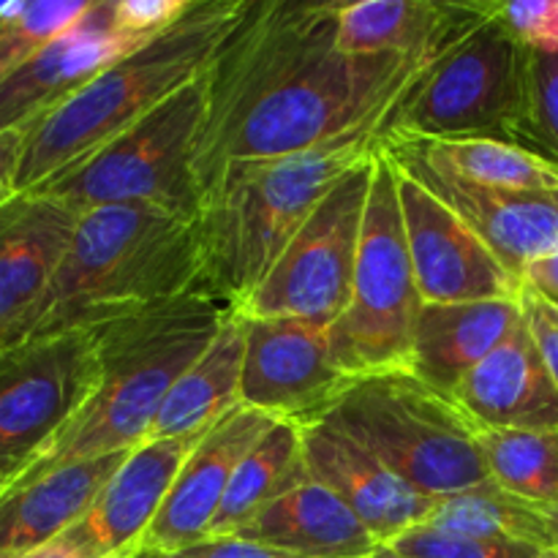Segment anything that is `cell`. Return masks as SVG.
Returning a JSON list of instances; mask_svg holds the SVG:
<instances>
[{"label":"cell","instance_id":"cell-41","mask_svg":"<svg viewBox=\"0 0 558 558\" xmlns=\"http://www.w3.org/2000/svg\"><path fill=\"white\" fill-rule=\"evenodd\" d=\"M371 558H403V556L392 554V550H390V548H379V550H376V554H374V556H371Z\"/></svg>","mask_w":558,"mask_h":558},{"label":"cell","instance_id":"cell-10","mask_svg":"<svg viewBox=\"0 0 558 558\" xmlns=\"http://www.w3.org/2000/svg\"><path fill=\"white\" fill-rule=\"evenodd\" d=\"M371 180L374 153L327 191L259 287L232 314L254 319L292 316L336 325L352 298Z\"/></svg>","mask_w":558,"mask_h":558},{"label":"cell","instance_id":"cell-37","mask_svg":"<svg viewBox=\"0 0 558 558\" xmlns=\"http://www.w3.org/2000/svg\"><path fill=\"white\" fill-rule=\"evenodd\" d=\"M22 142H25V129L3 131V134H0V205L16 194V172H20Z\"/></svg>","mask_w":558,"mask_h":558},{"label":"cell","instance_id":"cell-17","mask_svg":"<svg viewBox=\"0 0 558 558\" xmlns=\"http://www.w3.org/2000/svg\"><path fill=\"white\" fill-rule=\"evenodd\" d=\"M136 47L142 44L114 27L112 0H93L80 22L38 49L0 85V134L25 129Z\"/></svg>","mask_w":558,"mask_h":558},{"label":"cell","instance_id":"cell-38","mask_svg":"<svg viewBox=\"0 0 558 558\" xmlns=\"http://www.w3.org/2000/svg\"><path fill=\"white\" fill-rule=\"evenodd\" d=\"M20 558H98V556H93L90 550H85L82 545H76L74 539H69L65 534H60L58 539H52V543L44 545V548L33 550V554L20 556Z\"/></svg>","mask_w":558,"mask_h":558},{"label":"cell","instance_id":"cell-24","mask_svg":"<svg viewBox=\"0 0 558 558\" xmlns=\"http://www.w3.org/2000/svg\"><path fill=\"white\" fill-rule=\"evenodd\" d=\"M521 298L423 305L414 325L409 371L434 390L456 396L461 381L521 325Z\"/></svg>","mask_w":558,"mask_h":558},{"label":"cell","instance_id":"cell-42","mask_svg":"<svg viewBox=\"0 0 558 558\" xmlns=\"http://www.w3.org/2000/svg\"><path fill=\"white\" fill-rule=\"evenodd\" d=\"M3 490H5V477H3V474H0V494H3Z\"/></svg>","mask_w":558,"mask_h":558},{"label":"cell","instance_id":"cell-35","mask_svg":"<svg viewBox=\"0 0 558 558\" xmlns=\"http://www.w3.org/2000/svg\"><path fill=\"white\" fill-rule=\"evenodd\" d=\"M521 303H523V316H526L529 332H532L534 343H537L539 354H543V363L548 368L550 379H554L558 390V325L543 311L539 300L529 292L526 287L521 289Z\"/></svg>","mask_w":558,"mask_h":558},{"label":"cell","instance_id":"cell-11","mask_svg":"<svg viewBox=\"0 0 558 558\" xmlns=\"http://www.w3.org/2000/svg\"><path fill=\"white\" fill-rule=\"evenodd\" d=\"M98 379L93 330L36 336L0 352V474L5 485L80 414Z\"/></svg>","mask_w":558,"mask_h":558},{"label":"cell","instance_id":"cell-32","mask_svg":"<svg viewBox=\"0 0 558 558\" xmlns=\"http://www.w3.org/2000/svg\"><path fill=\"white\" fill-rule=\"evenodd\" d=\"M387 548L403 558H543L548 554V550H537L532 545L447 532L434 523H420V526L409 529Z\"/></svg>","mask_w":558,"mask_h":558},{"label":"cell","instance_id":"cell-3","mask_svg":"<svg viewBox=\"0 0 558 558\" xmlns=\"http://www.w3.org/2000/svg\"><path fill=\"white\" fill-rule=\"evenodd\" d=\"M379 129L343 134L314 150L223 163L202 194V289L240 308L270 272L327 191L374 153Z\"/></svg>","mask_w":558,"mask_h":558},{"label":"cell","instance_id":"cell-8","mask_svg":"<svg viewBox=\"0 0 558 558\" xmlns=\"http://www.w3.org/2000/svg\"><path fill=\"white\" fill-rule=\"evenodd\" d=\"M529 52L490 16L436 58L385 118L379 136L521 145Z\"/></svg>","mask_w":558,"mask_h":558},{"label":"cell","instance_id":"cell-16","mask_svg":"<svg viewBox=\"0 0 558 558\" xmlns=\"http://www.w3.org/2000/svg\"><path fill=\"white\" fill-rule=\"evenodd\" d=\"M272 423V417L240 403L210 425L174 477L161 512L142 539L140 556L174 554L207 539L234 469Z\"/></svg>","mask_w":558,"mask_h":558},{"label":"cell","instance_id":"cell-26","mask_svg":"<svg viewBox=\"0 0 558 558\" xmlns=\"http://www.w3.org/2000/svg\"><path fill=\"white\" fill-rule=\"evenodd\" d=\"M401 140H407L430 167L466 183L510 191V194H558V163L512 142L414 140V136H401Z\"/></svg>","mask_w":558,"mask_h":558},{"label":"cell","instance_id":"cell-18","mask_svg":"<svg viewBox=\"0 0 558 558\" xmlns=\"http://www.w3.org/2000/svg\"><path fill=\"white\" fill-rule=\"evenodd\" d=\"M202 434L147 439L134 447L107 480L101 494L76 526L65 532L98 558H136L142 539L161 512L174 477Z\"/></svg>","mask_w":558,"mask_h":558},{"label":"cell","instance_id":"cell-30","mask_svg":"<svg viewBox=\"0 0 558 558\" xmlns=\"http://www.w3.org/2000/svg\"><path fill=\"white\" fill-rule=\"evenodd\" d=\"M93 0H14L0 3V85L38 49L87 14Z\"/></svg>","mask_w":558,"mask_h":558},{"label":"cell","instance_id":"cell-23","mask_svg":"<svg viewBox=\"0 0 558 558\" xmlns=\"http://www.w3.org/2000/svg\"><path fill=\"white\" fill-rule=\"evenodd\" d=\"M232 537L292 558H371L381 548L363 521L311 474L262 507Z\"/></svg>","mask_w":558,"mask_h":558},{"label":"cell","instance_id":"cell-9","mask_svg":"<svg viewBox=\"0 0 558 558\" xmlns=\"http://www.w3.org/2000/svg\"><path fill=\"white\" fill-rule=\"evenodd\" d=\"M420 308L423 300L403 232L396 167L376 145L352 298L341 319L330 327L338 368L352 381L409 371Z\"/></svg>","mask_w":558,"mask_h":558},{"label":"cell","instance_id":"cell-4","mask_svg":"<svg viewBox=\"0 0 558 558\" xmlns=\"http://www.w3.org/2000/svg\"><path fill=\"white\" fill-rule=\"evenodd\" d=\"M202 276L199 221L153 205L90 207L80 216L27 338L87 330L183 298L202 289Z\"/></svg>","mask_w":558,"mask_h":558},{"label":"cell","instance_id":"cell-28","mask_svg":"<svg viewBox=\"0 0 558 558\" xmlns=\"http://www.w3.org/2000/svg\"><path fill=\"white\" fill-rule=\"evenodd\" d=\"M425 523H434L447 532L469 534V537L505 539V543L532 545L537 550H556L558 554L556 505H534V501L499 488L490 480L477 488L436 501L434 512Z\"/></svg>","mask_w":558,"mask_h":558},{"label":"cell","instance_id":"cell-40","mask_svg":"<svg viewBox=\"0 0 558 558\" xmlns=\"http://www.w3.org/2000/svg\"><path fill=\"white\" fill-rule=\"evenodd\" d=\"M529 292H532V289H529ZM532 294H534V292H532ZM534 298L539 300V305H543L545 314H548L550 319H554L556 325H558V303H554V300H543V298H539V294H534Z\"/></svg>","mask_w":558,"mask_h":558},{"label":"cell","instance_id":"cell-1","mask_svg":"<svg viewBox=\"0 0 558 558\" xmlns=\"http://www.w3.org/2000/svg\"><path fill=\"white\" fill-rule=\"evenodd\" d=\"M341 0H248L207 69L210 104L196 153L202 194L238 158L314 150L379 129L434 60L349 54Z\"/></svg>","mask_w":558,"mask_h":558},{"label":"cell","instance_id":"cell-31","mask_svg":"<svg viewBox=\"0 0 558 558\" xmlns=\"http://www.w3.org/2000/svg\"><path fill=\"white\" fill-rule=\"evenodd\" d=\"M521 147L558 163V52H529Z\"/></svg>","mask_w":558,"mask_h":558},{"label":"cell","instance_id":"cell-25","mask_svg":"<svg viewBox=\"0 0 558 558\" xmlns=\"http://www.w3.org/2000/svg\"><path fill=\"white\" fill-rule=\"evenodd\" d=\"M243 352V319L238 314H229L210 347L180 374L169 396L163 398L161 412L153 423L150 439L205 434L223 414L240 407Z\"/></svg>","mask_w":558,"mask_h":558},{"label":"cell","instance_id":"cell-12","mask_svg":"<svg viewBox=\"0 0 558 558\" xmlns=\"http://www.w3.org/2000/svg\"><path fill=\"white\" fill-rule=\"evenodd\" d=\"M240 319L245 330L243 407L305 428L319 423L352 387L332 360V325L292 316Z\"/></svg>","mask_w":558,"mask_h":558},{"label":"cell","instance_id":"cell-20","mask_svg":"<svg viewBox=\"0 0 558 558\" xmlns=\"http://www.w3.org/2000/svg\"><path fill=\"white\" fill-rule=\"evenodd\" d=\"M490 0H357L338 5V47L349 54L436 60L488 20Z\"/></svg>","mask_w":558,"mask_h":558},{"label":"cell","instance_id":"cell-39","mask_svg":"<svg viewBox=\"0 0 558 558\" xmlns=\"http://www.w3.org/2000/svg\"><path fill=\"white\" fill-rule=\"evenodd\" d=\"M534 52H558V0H550Z\"/></svg>","mask_w":558,"mask_h":558},{"label":"cell","instance_id":"cell-29","mask_svg":"<svg viewBox=\"0 0 558 558\" xmlns=\"http://www.w3.org/2000/svg\"><path fill=\"white\" fill-rule=\"evenodd\" d=\"M488 480L534 505H558L556 430L480 428Z\"/></svg>","mask_w":558,"mask_h":558},{"label":"cell","instance_id":"cell-14","mask_svg":"<svg viewBox=\"0 0 558 558\" xmlns=\"http://www.w3.org/2000/svg\"><path fill=\"white\" fill-rule=\"evenodd\" d=\"M376 145L401 172L412 174L469 223L512 276L521 278L529 262L558 245V194H510L466 183L430 167L401 136H379Z\"/></svg>","mask_w":558,"mask_h":558},{"label":"cell","instance_id":"cell-15","mask_svg":"<svg viewBox=\"0 0 558 558\" xmlns=\"http://www.w3.org/2000/svg\"><path fill=\"white\" fill-rule=\"evenodd\" d=\"M80 216L69 202L38 191L0 205V352L31 336Z\"/></svg>","mask_w":558,"mask_h":558},{"label":"cell","instance_id":"cell-13","mask_svg":"<svg viewBox=\"0 0 558 558\" xmlns=\"http://www.w3.org/2000/svg\"><path fill=\"white\" fill-rule=\"evenodd\" d=\"M396 178L403 232L423 305L521 298V278L507 270L505 262L469 223H463L412 174L396 167Z\"/></svg>","mask_w":558,"mask_h":558},{"label":"cell","instance_id":"cell-5","mask_svg":"<svg viewBox=\"0 0 558 558\" xmlns=\"http://www.w3.org/2000/svg\"><path fill=\"white\" fill-rule=\"evenodd\" d=\"M248 0H196L153 41L114 60L82 90L25 125L16 194L33 191L125 134L158 104L207 74Z\"/></svg>","mask_w":558,"mask_h":558},{"label":"cell","instance_id":"cell-21","mask_svg":"<svg viewBox=\"0 0 558 558\" xmlns=\"http://www.w3.org/2000/svg\"><path fill=\"white\" fill-rule=\"evenodd\" d=\"M452 398L477 428L558 434V390L529 332L526 316L461 381Z\"/></svg>","mask_w":558,"mask_h":558},{"label":"cell","instance_id":"cell-7","mask_svg":"<svg viewBox=\"0 0 558 558\" xmlns=\"http://www.w3.org/2000/svg\"><path fill=\"white\" fill-rule=\"evenodd\" d=\"M207 104L210 85L205 74L90 158L33 191L69 202L80 213L101 205H153L196 221L202 210L196 153Z\"/></svg>","mask_w":558,"mask_h":558},{"label":"cell","instance_id":"cell-27","mask_svg":"<svg viewBox=\"0 0 558 558\" xmlns=\"http://www.w3.org/2000/svg\"><path fill=\"white\" fill-rule=\"evenodd\" d=\"M305 474L308 469L303 458V428L276 420L234 469V477L207 537L238 534L262 507L300 483Z\"/></svg>","mask_w":558,"mask_h":558},{"label":"cell","instance_id":"cell-2","mask_svg":"<svg viewBox=\"0 0 558 558\" xmlns=\"http://www.w3.org/2000/svg\"><path fill=\"white\" fill-rule=\"evenodd\" d=\"M229 314L232 308L221 300L196 289L90 327L98 352L93 396L52 445L11 483L145 445L163 398L180 374L210 347Z\"/></svg>","mask_w":558,"mask_h":558},{"label":"cell","instance_id":"cell-34","mask_svg":"<svg viewBox=\"0 0 558 558\" xmlns=\"http://www.w3.org/2000/svg\"><path fill=\"white\" fill-rule=\"evenodd\" d=\"M140 558H292L243 537H207L174 554H142Z\"/></svg>","mask_w":558,"mask_h":558},{"label":"cell","instance_id":"cell-6","mask_svg":"<svg viewBox=\"0 0 558 558\" xmlns=\"http://www.w3.org/2000/svg\"><path fill=\"white\" fill-rule=\"evenodd\" d=\"M319 423L352 436L425 499H450L488 483L477 425L456 398L412 371L352 381Z\"/></svg>","mask_w":558,"mask_h":558},{"label":"cell","instance_id":"cell-33","mask_svg":"<svg viewBox=\"0 0 558 558\" xmlns=\"http://www.w3.org/2000/svg\"><path fill=\"white\" fill-rule=\"evenodd\" d=\"M196 0H112L114 27L134 41L147 44L172 31Z\"/></svg>","mask_w":558,"mask_h":558},{"label":"cell","instance_id":"cell-43","mask_svg":"<svg viewBox=\"0 0 558 558\" xmlns=\"http://www.w3.org/2000/svg\"><path fill=\"white\" fill-rule=\"evenodd\" d=\"M556 515H558V505H556Z\"/></svg>","mask_w":558,"mask_h":558},{"label":"cell","instance_id":"cell-19","mask_svg":"<svg viewBox=\"0 0 558 558\" xmlns=\"http://www.w3.org/2000/svg\"><path fill=\"white\" fill-rule=\"evenodd\" d=\"M303 458L311 477L327 485L381 548L428 521L436 507L434 499L417 494L374 452L330 423L305 425Z\"/></svg>","mask_w":558,"mask_h":558},{"label":"cell","instance_id":"cell-22","mask_svg":"<svg viewBox=\"0 0 558 558\" xmlns=\"http://www.w3.org/2000/svg\"><path fill=\"white\" fill-rule=\"evenodd\" d=\"M125 456L129 452H112L65 463L5 485L0 494V558L33 554L76 526Z\"/></svg>","mask_w":558,"mask_h":558},{"label":"cell","instance_id":"cell-36","mask_svg":"<svg viewBox=\"0 0 558 558\" xmlns=\"http://www.w3.org/2000/svg\"><path fill=\"white\" fill-rule=\"evenodd\" d=\"M521 283L526 289H532L534 294H539L543 300H554V303H558V245L550 248L548 254L529 262L526 270H523L521 276Z\"/></svg>","mask_w":558,"mask_h":558}]
</instances>
